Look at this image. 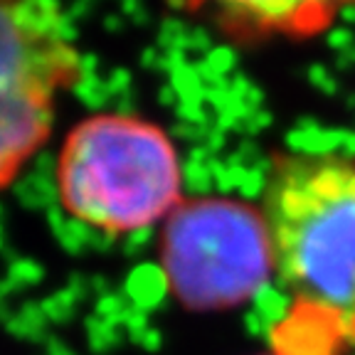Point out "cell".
<instances>
[{"mask_svg":"<svg viewBox=\"0 0 355 355\" xmlns=\"http://www.w3.org/2000/svg\"><path fill=\"white\" fill-rule=\"evenodd\" d=\"M82 77L60 6L0 3V190L47 144L55 101Z\"/></svg>","mask_w":355,"mask_h":355,"instance_id":"4","label":"cell"},{"mask_svg":"<svg viewBox=\"0 0 355 355\" xmlns=\"http://www.w3.org/2000/svg\"><path fill=\"white\" fill-rule=\"evenodd\" d=\"M350 333H353V340H355V318H353V323H350Z\"/></svg>","mask_w":355,"mask_h":355,"instance_id":"5","label":"cell"},{"mask_svg":"<svg viewBox=\"0 0 355 355\" xmlns=\"http://www.w3.org/2000/svg\"><path fill=\"white\" fill-rule=\"evenodd\" d=\"M279 272L301 301L355 318V166L333 155H288L264 195Z\"/></svg>","mask_w":355,"mask_h":355,"instance_id":"2","label":"cell"},{"mask_svg":"<svg viewBox=\"0 0 355 355\" xmlns=\"http://www.w3.org/2000/svg\"><path fill=\"white\" fill-rule=\"evenodd\" d=\"M158 254L166 288L190 311L244 304L274 272L264 215L230 198L183 200L166 217Z\"/></svg>","mask_w":355,"mask_h":355,"instance_id":"3","label":"cell"},{"mask_svg":"<svg viewBox=\"0 0 355 355\" xmlns=\"http://www.w3.org/2000/svg\"><path fill=\"white\" fill-rule=\"evenodd\" d=\"M171 136L133 114H92L69 128L57 158L67 215L111 237L141 232L183 202Z\"/></svg>","mask_w":355,"mask_h":355,"instance_id":"1","label":"cell"}]
</instances>
